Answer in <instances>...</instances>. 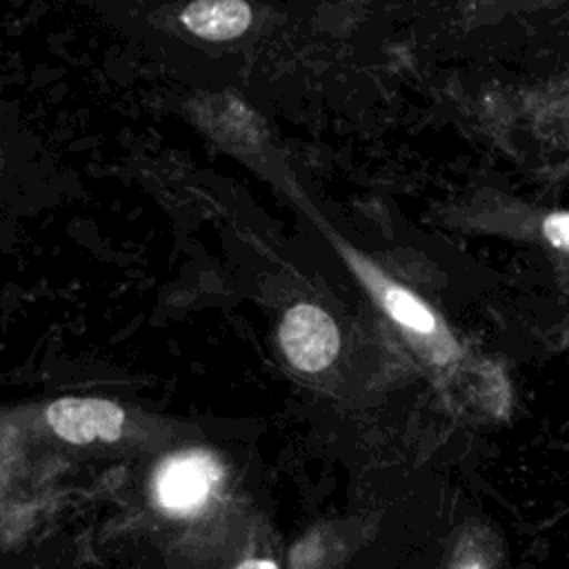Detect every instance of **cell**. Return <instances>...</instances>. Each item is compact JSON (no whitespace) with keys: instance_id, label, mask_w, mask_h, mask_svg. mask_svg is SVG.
Returning <instances> with one entry per match:
<instances>
[{"instance_id":"obj_1","label":"cell","mask_w":569,"mask_h":569,"mask_svg":"<svg viewBox=\"0 0 569 569\" xmlns=\"http://www.w3.org/2000/svg\"><path fill=\"white\" fill-rule=\"evenodd\" d=\"M280 345L296 369L313 373L336 358L340 333L327 311L316 305L300 302L282 318Z\"/></svg>"},{"instance_id":"obj_2","label":"cell","mask_w":569,"mask_h":569,"mask_svg":"<svg viewBox=\"0 0 569 569\" xmlns=\"http://www.w3.org/2000/svg\"><path fill=\"white\" fill-rule=\"evenodd\" d=\"M349 260L353 264V269L358 271V276L362 278V282L371 289V293L378 298V302L385 307V311L407 331L420 336L422 340H429L433 351L447 356L449 351H453V342L447 336V331L440 329L438 318L433 316V311L422 305L420 298H416L411 291H407L405 287H400L398 282L385 278L373 264H369L365 258L349 253Z\"/></svg>"},{"instance_id":"obj_3","label":"cell","mask_w":569,"mask_h":569,"mask_svg":"<svg viewBox=\"0 0 569 569\" xmlns=\"http://www.w3.org/2000/svg\"><path fill=\"white\" fill-rule=\"evenodd\" d=\"M218 478V462L202 451L169 458L156 478L158 502L171 513H191L209 498Z\"/></svg>"},{"instance_id":"obj_4","label":"cell","mask_w":569,"mask_h":569,"mask_svg":"<svg viewBox=\"0 0 569 569\" xmlns=\"http://www.w3.org/2000/svg\"><path fill=\"white\" fill-rule=\"evenodd\" d=\"M53 431L69 442L87 445L93 440H116L122 431L124 411L100 398H60L47 409Z\"/></svg>"},{"instance_id":"obj_5","label":"cell","mask_w":569,"mask_h":569,"mask_svg":"<svg viewBox=\"0 0 569 569\" xmlns=\"http://www.w3.org/2000/svg\"><path fill=\"white\" fill-rule=\"evenodd\" d=\"M180 18L202 40H231L251 24V9L240 0H200L189 4Z\"/></svg>"},{"instance_id":"obj_6","label":"cell","mask_w":569,"mask_h":569,"mask_svg":"<svg viewBox=\"0 0 569 569\" xmlns=\"http://www.w3.org/2000/svg\"><path fill=\"white\" fill-rule=\"evenodd\" d=\"M545 238L562 251H569V211H558L547 216L545 224H542Z\"/></svg>"},{"instance_id":"obj_7","label":"cell","mask_w":569,"mask_h":569,"mask_svg":"<svg viewBox=\"0 0 569 569\" xmlns=\"http://www.w3.org/2000/svg\"><path fill=\"white\" fill-rule=\"evenodd\" d=\"M236 569H278V565L269 558H251V560L240 562Z\"/></svg>"},{"instance_id":"obj_8","label":"cell","mask_w":569,"mask_h":569,"mask_svg":"<svg viewBox=\"0 0 569 569\" xmlns=\"http://www.w3.org/2000/svg\"><path fill=\"white\" fill-rule=\"evenodd\" d=\"M458 569H485L480 562H476V560H469V562H462Z\"/></svg>"}]
</instances>
